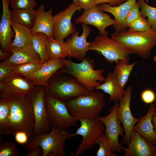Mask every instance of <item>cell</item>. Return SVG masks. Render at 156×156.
I'll return each instance as SVG.
<instances>
[{
  "mask_svg": "<svg viewBox=\"0 0 156 156\" xmlns=\"http://www.w3.org/2000/svg\"><path fill=\"white\" fill-rule=\"evenodd\" d=\"M9 127V134L25 132L32 139L35 127V118L31 101L24 96L11 98Z\"/></svg>",
  "mask_w": 156,
  "mask_h": 156,
  "instance_id": "obj_1",
  "label": "cell"
},
{
  "mask_svg": "<svg viewBox=\"0 0 156 156\" xmlns=\"http://www.w3.org/2000/svg\"><path fill=\"white\" fill-rule=\"evenodd\" d=\"M64 67L58 70L69 74L75 78L90 92L94 90L101 83L98 81L104 82L105 79L103 74V69L95 70V60L89 56L85 57L79 63H77L68 59H62Z\"/></svg>",
  "mask_w": 156,
  "mask_h": 156,
  "instance_id": "obj_2",
  "label": "cell"
},
{
  "mask_svg": "<svg viewBox=\"0 0 156 156\" xmlns=\"http://www.w3.org/2000/svg\"><path fill=\"white\" fill-rule=\"evenodd\" d=\"M91 92L72 75L58 70L45 87V94L55 96L65 101L87 94Z\"/></svg>",
  "mask_w": 156,
  "mask_h": 156,
  "instance_id": "obj_3",
  "label": "cell"
},
{
  "mask_svg": "<svg viewBox=\"0 0 156 156\" xmlns=\"http://www.w3.org/2000/svg\"><path fill=\"white\" fill-rule=\"evenodd\" d=\"M111 38L122 43L132 53L148 58L152 49L156 45V30L152 29L145 32H136L125 29L115 31Z\"/></svg>",
  "mask_w": 156,
  "mask_h": 156,
  "instance_id": "obj_4",
  "label": "cell"
},
{
  "mask_svg": "<svg viewBox=\"0 0 156 156\" xmlns=\"http://www.w3.org/2000/svg\"><path fill=\"white\" fill-rule=\"evenodd\" d=\"M104 94L94 90L87 94L80 96L65 101L70 114L78 119L96 118L106 103ZM79 121V120H78Z\"/></svg>",
  "mask_w": 156,
  "mask_h": 156,
  "instance_id": "obj_5",
  "label": "cell"
},
{
  "mask_svg": "<svg viewBox=\"0 0 156 156\" xmlns=\"http://www.w3.org/2000/svg\"><path fill=\"white\" fill-rule=\"evenodd\" d=\"M70 133L65 129L51 126L49 133L38 134L29 139L25 147L30 152L36 146H40L42 156H64L65 141Z\"/></svg>",
  "mask_w": 156,
  "mask_h": 156,
  "instance_id": "obj_6",
  "label": "cell"
},
{
  "mask_svg": "<svg viewBox=\"0 0 156 156\" xmlns=\"http://www.w3.org/2000/svg\"><path fill=\"white\" fill-rule=\"evenodd\" d=\"M89 50L102 55L109 63L123 60L129 63L131 51L122 43L108 36L98 35L88 42Z\"/></svg>",
  "mask_w": 156,
  "mask_h": 156,
  "instance_id": "obj_7",
  "label": "cell"
},
{
  "mask_svg": "<svg viewBox=\"0 0 156 156\" xmlns=\"http://www.w3.org/2000/svg\"><path fill=\"white\" fill-rule=\"evenodd\" d=\"M44 99L51 126L65 130L77 126L78 119L70 114L65 101L45 94Z\"/></svg>",
  "mask_w": 156,
  "mask_h": 156,
  "instance_id": "obj_8",
  "label": "cell"
},
{
  "mask_svg": "<svg viewBox=\"0 0 156 156\" xmlns=\"http://www.w3.org/2000/svg\"><path fill=\"white\" fill-rule=\"evenodd\" d=\"M44 86L35 85L26 94L31 101L35 118L33 138L38 134L48 133L50 131L51 125L44 99Z\"/></svg>",
  "mask_w": 156,
  "mask_h": 156,
  "instance_id": "obj_9",
  "label": "cell"
},
{
  "mask_svg": "<svg viewBox=\"0 0 156 156\" xmlns=\"http://www.w3.org/2000/svg\"><path fill=\"white\" fill-rule=\"evenodd\" d=\"M78 120L81 123L80 126L75 133H70L68 137V139L76 135L82 137L81 142L76 149L75 156L82 153L86 150L94 148L95 140L103 133L105 128L103 124L98 118L94 120L81 118Z\"/></svg>",
  "mask_w": 156,
  "mask_h": 156,
  "instance_id": "obj_10",
  "label": "cell"
},
{
  "mask_svg": "<svg viewBox=\"0 0 156 156\" xmlns=\"http://www.w3.org/2000/svg\"><path fill=\"white\" fill-rule=\"evenodd\" d=\"M119 104V101L116 102L109 109L110 113L107 115L97 117L105 126L104 134L109 141L113 153H119L122 150L123 144L120 143L118 137L120 135L123 138L125 135L124 129L116 115Z\"/></svg>",
  "mask_w": 156,
  "mask_h": 156,
  "instance_id": "obj_11",
  "label": "cell"
},
{
  "mask_svg": "<svg viewBox=\"0 0 156 156\" xmlns=\"http://www.w3.org/2000/svg\"><path fill=\"white\" fill-rule=\"evenodd\" d=\"M132 89L131 85L127 86L125 94L119 101V105L116 112L117 118L122 124L125 131V135L122 140V143L127 147L130 141L131 134L134 127L140 120V118H137L133 116L131 110L130 105Z\"/></svg>",
  "mask_w": 156,
  "mask_h": 156,
  "instance_id": "obj_12",
  "label": "cell"
},
{
  "mask_svg": "<svg viewBox=\"0 0 156 156\" xmlns=\"http://www.w3.org/2000/svg\"><path fill=\"white\" fill-rule=\"evenodd\" d=\"M81 9L79 5L73 2L53 16V34L55 39L64 40L77 31L71 18L76 11Z\"/></svg>",
  "mask_w": 156,
  "mask_h": 156,
  "instance_id": "obj_13",
  "label": "cell"
},
{
  "mask_svg": "<svg viewBox=\"0 0 156 156\" xmlns=\"http://www.w3.org/2000/svg\"><path fill=\"white\" fill-rule=\"evenodd\" d=\"M2 80L5 83V86L0 91V98L4 99L25 95L35 86L29 80L14 72L8 75Z\"/></svg>",
  "mask_w": 156,
  "mask_h": 156,
  "instance_id": "obj_14",
  "label": "cell"
},
{
  "mask_svg": "<svg viewBox=\"0 0 156 156\" xmlns=\"http://www.w3.org/2000/svg\"><path fill=\"white\" fill-rule=\"evenodd\" d=\"M97 7L84 11L80 16L76 18V24L84 23L93 25L99 30L101 36H108V33L105 30L107 27L116 25L117 22L111 18L109 15Z\"/></svg>",
  "mask_w": 156,
  "mask_h": 156,
  "instance_id": "obj_15",
  "label": "cell"
},
{
  "mask_svg": "<svg viewBox=\"0 0 156 156\" xmlns=\"http://www.w3.org/2000/svg\"><path fill=\"white\" fill-rule=\"evenodd\" d=\"M82 32L79 36V32L76 31L71 35L65 41L69 57L82 61L86 57V52L89 50L87 38L91 31L88 25L81 23Z\"/></svg>",
  "mask_w": 156,
  "mask_h": 156,
  "instance_id": "obj_16",
  "label": "cell"
},
{
  "mask_svg": "<svg viewBox=\"0 0 156 156\" xmlns=\"http://www.w3.org/2000/svg\"><path fill=\"white\" fill-rule=\"evenodd\" d=\"M125 156H156V145L142 137L133 129L127 147L123 146Z\"/></svg>",
  "mask_w": 156,
  "mask_h": 156,
  "instance_id": "obj_17",
  "label": "cell"
},
{
  "mask_svg": "<svg viewBox=\"0 0 156 156\" xmlns=\"http://www.w3.org/2000/svg\"><path fill=\"white\" fill-rule=\"evenodd\" d=\"M2 13L0 21V43L1 49L9 52L15 33L11 26V11L9 8V0H1Z\"/></svg>",
  "mask_w": 156,
  "mask_h": 156,
  "instance_id": "obj_18",
  "label": "cell"
},
{
  "mask_svg": "<svg viewBox=\"0 0 156 156\" xmlns=\"http://www.w3.org/2000/svg\"><path fill=\"white\" fill-rule=\"evenodd\" d=\"M62 59L50 60L43 63L29 80L34 85L46 86L52 76L60 69L64 67Z\"/></svg>",
  "mask_w": 156,
  "mask_h": 156,
  "instance_id": "obj_19",
  "label": "cell"
},
{
  "mask_svg": "<svg viewBox=\"0 0 156 156\" xmlns=\"http://www.w3.org/2000/svg\"><path fill=\"white\" fill-rule=\"evenodd\" d=\"M51 8L45 11L44 6L41 3L36 10L34 25L31 28L33 33L41 32L47 36L54 37L53 34V16Z\"/></svg>",
  "mask_w": 156,
  "mask_h": 156,
  "instance_id": "obj_20",
  "label": "cell"
},
{
  "mask_svg": "<svg viewBox=\"0 0 156 156\" xmlns=\"http://www.w3.org/2000/svg\"><path fill=\"white\" fill-rule=\"evenodd\" d=\"M156 110V107L151 103L146 115L143 117L140 116L139 121L133 127L134 130L154 145H156V133L152 119Z\"/></svg>",
  "mask_w": 156,
  "mask_h": 156,
  "instance_id": "obj_21",
  "label": "cell"
},
{
  "mask_svg": "<svg viewBox=\"0 0 156 156\" xmlns=\"http://www.w3.org/2000/svg\"><path fill=\"white\" fill-rule=\"evenodd\" d=\"M137 2L136 0H127L125 2L116 6H112L106 3L98 4V8L103 11L112 14L117 22L114 26L116 31H120L124 22L129 12Z\"/></svg>",
  "mask_w": 156,
  "mask_h": 156,
  "instance_id": "obj_22",
  "label": "cell"
},
{
  "mask_svg": "<svg viewBox=\"0 0 156 156\" xmlns=\"http://www.w3.org/2000/svg\"><path fill=\"white\" fill-rule=\"evenodd\" d=\"M9 52L12 55L7 60L14 65L41 61L39 55L34 50L32 44L21 48L10 47Z\"/></svg>",
  "mask_w": 156,
  "mask_h": 156,
  "instance_id": "obj_23",
  "label": "cell"
},
{
  "mask_svg": "<svg viewBox=\"0 0 156 156\" xmlns=\"http://www.w3.org/2000/svg\"><path fill=\"white\" fill-rule=\"evenodd\" d=\"M101 90L110 96L109 101L117 102L124 95L125 90L118 83L116 75L114 73L109 72L103 83L96 88L95 90Z\"/></svg>",
  "mask_w": 156,
  "mask_h": 156,
  "instance_id": "obj_24",
  "label": "cell"
},
{
  "mask_svg": "<svg viewBox=\"0 0 156 156\" xmlns=\"http://www.w3.org/2000/svg\"><path fill=\"white\" fill-rule=\"evenodd\" d=\"M11 26L15 36L10 47L21 48L32 44L34 33L31 28L12 21Z\"/></svg>",
  "mask_w": 156,
  "mask_h": 156,
  "instance_id": "obj_25",
  "label": "cell"
},
{
  "mask_svg": "<svg viewBox=\"0 0 156 156\" xmlns=\"http://www.w3.org/2000/svg\"><path fill=\"white\" fill-rule=\"evenodd\" d=\"M47 55L49 60L62 59L69 57L65 42L47 36L46 40Z\"/></svg>",
  "mask_w": 156,
  "mask_h": 156,
  "instance_id": "obj_26",
  "label": "cell"
},
{
  "mask_svg": "<svg viewBox=\"0 0 156 156\" xmlns=\"http://www.w3.org/2000/svg\"><path fill=\"white\" fill-rule=\"evenodd\" d=\"M12 21L29 28L34 26L36 16V10L34 9H13L11 11Z\"/></svg>",
  "mask_w": 156,
  "mask_h": 156,
  "instance_id": "obj_27",
  "label": "cell"
},
{
  "mask_svg": "<svg viewBox=\"0 0 156 156\" xmlns=\"http://www.w3.org/2000/svg\"><path fill=\"white\" fill-rule=\"evenodd\" d=\"M137 63L135 62L130 64L123 60L115 62L116 65L114 68V72L116 75L118 83L122 88H125L132 71Z\"/></svg>",
  "mask_w": 156,
  "mask_h": 156,
  "instance_id": "obj_28",
  "label": "cell"
},
{
  "mask_svg": "<svg viewBox=\"0 0 156 156\" xmlns=\"http://www.w3.org/2000/svg\"><path fill=\"white\" fill-rule=\"evenodd\" d=\"M11 98H0V135L9 134Z\"/></svg>",
  "mask_w": 156,
  "mask_h": 156,
  "instance_id": "obj_29",
  "label": "cell"
},
{
  "mask_svg": "<svg viewBox=\"0 0 156 156\" xmlns=\"http://www.w3.org/2000/svg\"><path fill=\"white\" fill-rule=\"evenodd\" d=\"M33 33L32 45L35 51L39 55L41 62L44 63L49 60L47 52L46 40L47 36L41 32Z\"/></svg>",
  "mask_w": 156,
  "mask_h": 156,
  "instance_id": "obj_30",
  "label": "cell"
},
{
  "mask_svg": "<svg viewBox=\"0 0 156 156\" xmlns=\"http://www.w3.org/2000/svg\"><path fill=\"white\" fill-rule=\"evenodd\" d=\"M42 64L41 61H37L14 65L13 71L29 80Z\"/></svg>",
  "mask_w": 156,
  "mask_h": 156,
  "instance_id": "obj_31",
  "label": "cell"
},
{
  "mask_svg": "<svg viewBox=\"0 0 156 156\" xmlns=\"http://www.w3.org/2000/svg\"><path fill=\"white\" fill-rule=\"evenodd\" d=\"M94 144L99 146L96 153L97 156H119L116 153L112 152L109 141L103 133L95 140Z\"/></svg>",
  "mask_w": 156,
  "mask_h": 156,
  "instance_id": "obj_32",
  "label": "cell"
},
{
  "mask_svg": "<svg viewBox=\"0 0 156 156\" xmlns=\"http://www.w3.org/2000/svg\"><path fill=\"white\" fill-rule=\"evenodd\" d=\"M141 8V15L150 23L153 30H156V8L152 7L145 3L144 0H138Z\"/></svg>",
  "mask_w": 156,
  "mask_h": 156,
  "instance_id": "obj_33",
  "label": "cell"
},
{
  "mask_svg": "<svg viewBox=\"0 0 156 156\" xmlns=\"http://www.w3.org/2000/svg\"><path fill=\"white\" fill-rule=\"evenodd\" d=\"M128 30L136 32H145L152 29V26L148 19L142 15L128 27Z\"/></svg>",
  "mask_w": 156,
  "mask_h": 156,
  "instance_id": "obj_34",
  "label": "cell"
},
{
  "mask_svg": "<svg viewBox=\"0 0 156 156\" xmlns=\"http://www.w3.org/2000/svg\"><path fill=\"white\" fill-rule=\"evenodd\" d=\"M19 155L18 150L14 143L0 140V156H17Z\"/></svg>",
  "mask_w": 156,
  "mask_h": 156,
  "instance_id": "obj_35",
  "label": "cell"
},
{
  "mask_svg": "<svg viewBox=\"0 0 156 156\" xmlns=\"http://www.w3.org/2000/svg\"><path fill=\"white\" fill-rule=\"evenodd\" d=\"M140 8V3L137 1L127 15L122 25V31L126 29L132 23L141 16Z\"/></svg>",
  "mask_w": 156,
  "mask_h": 156,
  "instance_id": "obj_36",
  "label": "cell"
},
{
  "mask_svg": "<svg viewBox=\"0 0 156 156\" xmlns=\"http://www.w3.org/2000/svg\"><path fill=\"white\" fill-rule=\"evenodd\" d=\"M9 4L16 10L34 9L37 5L36 0H9Z\"/></svg>",
  "mask_w": 156,
  "mask_h": 156,
  "instance_id": "obj_37",
  "label": "cell"
},
{
  "mask_svg": "<svg viewBox=\"0 0 156 156\" xmlns=\"http://www.w3.org/2000/svg\"><path fill=\"white\" fill-rule=\"evenodd\" d=\"M14 65L8 60L3 61L0 63V81L4 79L8 75L14 72Z\"/></svg>",
  "mask_w": 156,
  "mask_h": 156,
  "instance_id": "obj_38",
  "label": "cell"
},
{
  "mask_svg": "<svg viewBox=\"0 0 156 156\" xmlns=\"http://www.w3.org/2000/svg\"><path fill=\"white\" fill-rule=\"evenodd\" d=\"M141 98L142 101L146 104H151L155 100L156 94L152 90L146 89L142 92Z\"/></svg>",
  "mask_w": 156,
  "mask_h": 156,
  "instance_id": "obj_39",
  "label": "cell"
},
{
  "mask_svg": "<svg viewBox=\"0 0 156 156\" xmlns=\"http://www.w3.org/2000/svg\"><path fill=\"white\" fill-rule=\"evenodd\" d=\"M81 9L86 10L93 8L98 6L95 0H77Z\"/></svg>",
  "mask_w": 156,
  "mask_h": 156,
  "instance_id": "obj_40",
  "label": "cell"
},
{
  "mask_svg": "<svg viewBox=\"0 0 156 156\" xmlns=\"http://www.w3.org/2000/svg\"><path fill=\"white\" fill-rule=\"evenodd\" d=\"M14 138L16 141L21 144H26L28 142L29 137L27 134L23 131H19L15 134Z\"/></svg>",
  "mask_w": 156,
  "mask_h": 156,
  "instance_id": "obj_41",
  "label": "cell"
},
{
  "mask_svg": "<svg viewBox=\"0 0 156 156\" xmlns=\"http://www.w3.org/2000/svg\"><path fill=\"white\" fill-rule=\"evenodd\" d=\"M127 0H95L96 3L98 5L103 3H107L112 6H116L125 2Z\"/></svg>",
  "mask_w": 156,
  "mask_h": 156,
  "instance_id": "obj_42",
  "label": "cell"
},
{
  "mask_svg": "<svg viewBox=\"0 0 156 156\" xmlns=\"http://www.w3.org/2000/svg\"><path fill=\"white\" fill-rule=\"evenodd\" d=\"M42 151L39 146L35 147L31 151L28 153L26 156H42Z\"/></svg>",
  "mask_w": 156,
  "mask_h": 156,
  "instance_id": "obj_43",
  "label": "cell"
},
{
  "mask_svg": "<svg viewBox=\"0 0 156 156\" xmlns=\"http://www.w3.org/2000/svg\"><path fill=\"white\" fill-rule=\"evenodd\" d=\"M12 53L10 52H5L0 49V60L5 61L8 60L11 56Z\"/></svg>",
  "mask_w": 156,
  "mask_h": 156,
  "instance_id": "obj_44",
  "label": "cell"
},
{
  "mask_svg": "<svg viewBox=\"0 0 156 156\" xmlns=\"http://www.w3.org/2000/svg\"><path fill=\"white\" fill-rule=\"evenodd\" d=\"M155 105L156 108V103L155 104ZM152 123L154 124V129L156 133V110L155 113L154 114L152 117Z\"/></svg>",
  "mask_w": 156,
  "mask_h": 156,
  "instance_id": "obj_45",
  "label": "cell"
},
{
  "mask_svg": "<svg viewBox=\"0 0 156 156\" xmlns=\"http://www.w3.org/2000/svg\"><path fill=\"white\" fill-rule=\"evenodd\" d=\"M73 2L79 5V3L77 0H73Z\"/></svg>",
  "mask_w": 156,
  "mask_h": 156,
  "instance_id": "obj_46",
  "label": "cell"
},
{
  "mask_svg": "<svg viewBox=\"0 0 156 156\" xmlns=\"http://www.w3.org/2000/svg\"><path fill=\"white\" fill-rule=\"evenodd\" d=\"M154 61L155 62H156V55L154 57Z\"/></svg>",
  "mask_w": 156,
  "mask_h": 156,
  "instance_id": "obj_47",
  "label": "cell"
},
{
  "mask_svg": "<svg viewBox=\"0 0 156 156\" xmlns=\"http://www.w3.org/2000/svg\"><path fill=\"white\" fill-rule=\"evenodd\" d=\"M145 0L147 2H148L149 1V0ZM155 1H156V0H155Z\"/></svg>",
  "mask_w": 156,
  "mask_h": 156,
  "instance_id": "obj_48",
  "label": "cell"
},
{
  "mask_svg": "<svg viewBox=\"0 0 156 156\" xmlns=\"http://www.w3.org/2000/svg\"><path fill=\"white\" fill-rule=\"evenodd\" d=\"M155 101H156V99H155Z\"/></svg>",
  "mask_w": 156,
  "mask_h": 156,
  "instance_id": "obj_49",
  "label": "cell"
}]
</instances>
